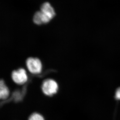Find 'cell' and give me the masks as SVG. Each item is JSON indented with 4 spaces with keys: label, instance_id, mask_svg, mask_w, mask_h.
Masks as SVG:
<instances>
[{
    "label": "cell",
    "instance_id": "obj_1",
    "mask_svg": "<svg viewBox=\"0 0 120 120\" xmlns=\"http://www.w3.org/2000/svg\"><path fill=\"white\" fill-rule=\"evenodd\" d=\"M43 93L48 96H52L55 94L58 89L56 82L54 80L49 79L43 82L42 86Z\"/></svg>",
    "mask_w": 120,
    "mask_h": 120
},
{
    "label": "cell",
    "instance_id": "obj_2",
    "mask_svg": "<svg viewBox=\"0 0 120 120\" xmlns=\"http://www.w3.org/2000/svg\"><path fill=\"white\" fill-rule=\"evenodd\" d=\"M26 65L28 71L34 74L40 73L42 69L41 60L37 58H28L26 60Z\"/></svg>",
    "mask_w": 120,
    "mask_h": 120
},
{
    "label": "cell",
    "instance_id": "obj_3",
    "mask_svg": "<svg viewBox=\"0 0 120 120\" xmlns=\"http://www.w3.org/2000/svg\"><path fill=\"white\" fill-rule=\"evenodd\" d=\"M12 78L14 82L18 85L25 84L28 79L27 72L23 68H20L12 72Z\"/></svg>",
    "mask_w": 120,
    "mask_h": 120
},
{
    "label": "cell",
    "instance_id": "obj_4",
    "mask_svg": "<svg viewBox=\"0 0 120 120\" xmlns=\"http://www.w3.org/2000/svg\"><path fill=\"white\" fill-rule=\"evenodd\" d=\"M41 12L50 20L52 19L55 15L53 8L48 2H45L42 5Z\"/></svg>",
    "mask_w": 120,
    "mask_h": 120
},
{
    "label": "cell",
    "instance_id": "obj_5",
    "mask_svg": "<svg viewBox=\"0 0 120 120\" xmlns=\"http://www.w3.org/2000/svg\"><path fill=\"white\" fill-rule=\"evenodd\" d=\"M9 95L8 87L2 80H0V100H6Z\"/></svg>",
    "mask_w": 120,
    "mask_h": 120
},
{
    "label": "cell",
    "instance_id": "obj_6",
    "mask_svg": "<svg viewBox=\"0 0 120 120\" xmlns=\"http://www.w3.org/2000/svg\"><path fill=\"white\" fill-rule=\"evenodd\" d=\"M28 120H44L43 116L38 113H33L31 115Z\"/></svg>",
    "mask_w": 120,
    "mask_h": 120
},
{
    "label": "cell",
    "instance_id": "obj_7",
    "mask_svg": "<svg viewBox=\"0 0 120 120\" xmlns=\"http://www.w3.org/2000/svg\"><path fill=\"white\" fill-rule=\"evenodd\" d=\"M115 97L116 100H120V87L116 91Z\"/></svg>",
    "mask_w": 120,
    "mask_h": 120
}]
</instances>
